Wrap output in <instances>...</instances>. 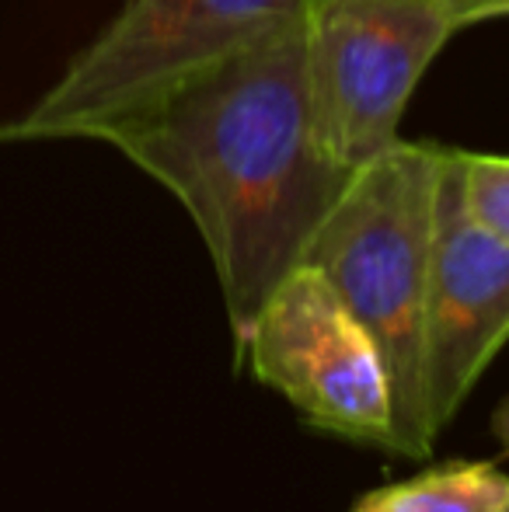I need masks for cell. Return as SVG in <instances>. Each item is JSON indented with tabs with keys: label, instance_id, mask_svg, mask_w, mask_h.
Listing matches in <instances>:
<instances>
[{
	"label": "cell",
	"instance_id": "cell-1",
	"mask_svg": "<svg viewBox=\"0 0 509 512\" xmlns=\"http://www.w3.org/2000/svg\"><path fill=\"white\" fill-rule=\"evenodd\" d=\"M109 143L189 209L224 290L234 345L300 269L353 171L325 154L304 77V18L102 122Z\"/></svg>",
	"mask_w": 509,
	"mask_h": 512
},
{
	"label": "cell",
	"instance_id": "cell-2",
	"mask_svg": "<svg viewBox=\"0 0 509 512\" xmlns=\"http://www.w3.org/2000/svg\"><path fill=\"white\" fill-rule=\"evenodd\" d=\"M440 157V147L398 140L356 168L300 262L332 286L381 349L391 387V453L408 460H426L436 443L422 384V321Z\"/></svg>",
	"mask_w": 509,
	"mask_h": 512
},
{
	"label": "cell",
	"instance_id": "cell-3",
	"mask_svg": "<svg viewBox=\"0 0 509 512\" xmlns=\"http://www.w3.org/2000/svg\"><path fill=\"white\" fill-rule=\"evenodd\" d=\"M304 7L307 0H126L39 102L0 126V143L88 140L196 70L297 25Z\"/></svg>",
	"mask_w": 509,
	"mask_h": 512
},
{
	"label": "cell",
	"instance_id": "cell-4",
	"mask_svg": "<svg viewBox=\"0 0 509 512\" xmlns=\"http://www.w3.org/2000/svg\"><path fill=\"white\" fill-rule=\"evenodd\" d=\"M454 32L436 0H307L304 77L325 154L356 171L391 150L415 84Z\"/></svg>",
	"mask_w": 509,
	"mask_h": 512
},
{
	"label": "cell",
	"instance_id": "cell-5",
	"mask_svg": "<svg viewBox=\"0 0 509 512\" xmlns=\"http://www.w3.org/2000/svg\"><path fill=\"white\" fill-rule=\"evenodd\" d=\"M238 359L311 429L391 453V387L377 342L314 269L300 265L255 314Z\"/></svg>",
	"mask_w": 509,
	"mask_h": 512
},
{
	"label": "cell",
	"instance_id": "cell-6",
	"mask_svg": "<svg viewBox=\"0 0 509 512\" xmlns=\"http://www.w3.org/2000/svg\"><path fill=\"white\" fill-rule=\"evenodd\" d=\"M506 342L509 244L478 223L464 199V150H443L422 321V384L436 436Z\"/></svg>",
	"mask_w": 509,
	"mask_h": 512
},
{
	"label": "cell",
	"instance_id": "cell-7",
	"mask_svg": "<svg viewBox=\"0 0 509 512\" xmlns=\"http://www.w3.org/2000/svg\"><path fill=\"white\" fill-rule=\"evenodd\" d=\"M506 506V471L485 460H450L401 485L374 488L349 512H506Z\"/></svg>",
	"mask_w": 509,
	"mask_h": 512
},
{
	"label": "cell",
	"instance_id": "cell-8",
	"mask_svg": "<svg viewBox=\"0 0 509 512\" xmlns=\"http://www.w3.org/2000/svg\"><path fill=\"white\" fill-rule=\"evenodd\" d=\"M464 199L478 223L509 244V154L464 150Z\"/></svg>",
	"mask_w": 509,
	"mask_h": 512
},
{
	"label": "cell",
	"instance_id": "cell-9",
	"mask_svg": "<svg viewBox=\"0 0 509 512\" xmlns=\"http://www.w3.org/2000/svg\"><path fill=\"white\" fill-rule=\"evenodd\" d=\"M443 11L450 14L457 28H468L482 18H499V14H509V0H436Z\"/></svg>",
	"mask_w": 509,
	"mask_h": 512
},
{
	"label": "cell",
	"instance_id": "cell-10",
	"mask_svg": "<svg viewBox=\"0 0 509 512\" xmlns=\"http://www.w3.org/2000/svg\"><path fill=\"white\" fill-rule=\"evenodd\" d=\"M492 432H496V439L503 443V450L509 453V398L492 411Z\"/></svg>",
	"mask_w": 509,
	"mask_h": 512
},
{
	"label": "cell",
	"instance_id": "cell-11",
	"mask_svg": "<svg viewBox=\"0 0 509 512\" xmlns=\"http://www.w3.org/2000/svg\"><path fill=\"white\" fill-rule=\"evenodd\" d=\"M506 512H509V506H506Z\"/></svg>",
	"mask_w": 509,
	"mask_h": 512
}]
</instances>
